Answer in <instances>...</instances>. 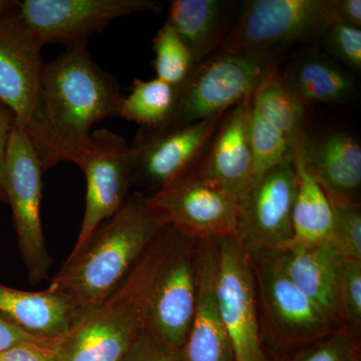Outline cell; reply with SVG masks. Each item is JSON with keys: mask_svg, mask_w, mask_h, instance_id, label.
<instances>
[{"mask_svg": "<svg viewBox=\"0 0 361 361\" xmlns=\"http://www.w3.org/2000/svg\"><path fill=\"white\" fill-rule=\"evenodd\" d=\"M248 254L265 327L275 345L295 346L318 342L338 329L292 283L278 264L273 252Z\"/></svg>", "mask_w": 361, "mask_h": 361, "instance_id": "cell-10", "label": "cell"}, {"mask_svg": "<svg viewBox=\"0 0 361 361\" xmlns=\"http://www.w3.org/2000/svg\"><path fill=\"white\" fill-rule=\"evenodd\" d=\"M75 164L87 180L85 210L77 242L66 261L84 251L99 226L123 208L133 187L132 149L123 137L111 130L92 132Z\"/></svg>", "mask_w": 361, "mask_h": 361, "instance_id": "cell-7", "label": "cell"}, {"mask_svg": "<svg viewBox=\"0 0 361 361\" xmlns=\"http://www.w3.org/2000/svg\"><path fill=\"white\" fill-rule=\"evenodd\" d=\"M44 44L18 18V13L0 20V102L25 130L32 121L44 63Z\"/></svg>", "mask_w": 361, "mask_h": 361, "instance_id": "cell-15", "label": "cell"}, {"mask_svg": "<svg viewBox=\"0 0 361 361\" xmlns=\"http://www.w3.org/2000/svg\"><path fill=\"white\" fill-rule=\"evenodd\" d=\"M296 190L293 154L254 183L240 202L235 236L247 251H279L291 243Z\"/></svg>", "mask_w": 361, "mask_h": 361, "instance_id": "cell-13", "label": "cell"}, {"mask_svg": "<svg viewBox=\"0 0 361 361\" xmlns=\"http://www.w3.org/2000/svg\"><path fill=\"white\" fill-rule=\"evenodd\" d=\"M44 173L30 137L16 125L7 151L4 189L13 209L18 245L32 284L44 280L51 267L40 216Z\"/></svg>", "mask_w": 361, "mask_h": 361, "instance_id": "cell-8", "label": "cell"}, {"mask_svg": "<svg viewBox=\"0 0 361 361\" xmlns=\"http://www.w3.org/2000/svg\"><path fill=\"white\" fill-rule=\"evenodd\" d=\"M18 1L0 0V20L8 18L18 13Z\"/></svg>", "mask_w": 361, "mask_h": 361, "instance_id": "cell-37", "label": "cell"}, {"mask_svg": "<svg viewBox=\"0 0 361 361\" xmlns=\"http://www.w3.org/2000/svg\"><path fill=\"white\" fill-rule=\"evenodd\" d=\"M216 289L233 361H270L263 348L250 256L235 236L218 240Z\"/></svg>", "mask_w": 361, "mask_h": 361, "instance_id": "cell-9", "label": "cell"}, {"mask_svg": "<svg viewBox=\"0 0 361 361\" xmlns=\"http://www.w3.org/2000/svg\"><path fill=\"white\" fill-rule=\"evenodd\" d=\"M251 108L293 146L304 133L306 106L285 84L278 66L266 75L254 92Z\"/></svg>", "mask_w": 361, "mask_h": 361, "instance_id": "cell-24", "label": "cell"}, {"mask_svg": "<svg viewBox=\"0 0 361 361\" xmlns=\"http://www.w3.org/2000/svg\"><path fill=\"white\" fill-rule=\"evenodd\" d=\"M252 97L223 116L208 148L197 163L207 177L221 185L239 202L253 186V160L249 140Z\"/></svg>", "mask_w": 361, "mask_h": 361, "instance_id": "cell-16", "label": "cell"}, {"mask_svg": "<svg viewBox=\"0 0 361 361\" xmlns=\"http://www.w3.org/2000/svg\"><path fill=\"white\" fill-rule=\"evenodd\" d=\"M293 160L297 190L292 211L293 239L288 246L314 245L329 241L334 227V212L326 192L304 161L298 140L293 147Z\"/></svg>", "mask_w": 361, "mask_h": 361, "instance_id": "cell-23", "label": "cell"}, {"mask_svg": "<svg viewBox=\"0 0 361 361\" xmlns=\"http://www.w3.org/2000/svg\"><path fill=\"white\" fill-rule=\"evenodd\" d=\"M274 52L217 51L202 61L179 87L174 115L164 127H185L224 115L253 96L277 68Z\"/></svg>", "mask_w": 361, "mask_h": 361, "instance_id": "cell-5", "label": "cell"}, {"mask_svg": "<svg viewBox=\"0 0 361 361\" xmlns=\"http://www.w3.org/2000/svg\"><path fill=\"white\" fill-rule=\"evenodd\" d=\"M249 140L253 160V184L293 154V145L252 108Z\"/></svg>", "mask_w": 361, "mask_h": 361, "instance_id": "cell-26", "label": "cell"}, {"mask_svg": "<svg viewBox=\"0 0 361 361\" xmlns=\"http://www.w3.org/2000/svg\"><path fill=\"white\" fill-rule=\"evenodd\" d=\"M337 21L361 27V0H336Z\"/></svg>", "mask_w": 361, "mask_h": 361, "instance_id": "cell-36", "label": "cell"}, {"mask_svg": "<svg viewBox=\"0 0 361 361\" xmlns=\"http://www.w3.org/2000/svg\"><path fill=\"white\" fill-rule=\"evenodd\" d=\"M168 224L167 216L137 192L99 226L82 253L63 263L49 288L68 297L80 318L118 288Z\"/></svg>", "mask_w": 361, "mask_h": 361, "instance_id": "cell-2", "label": "cell"}, {"mask_svg": "<svg viewBox=\"0 0 361 361\" xmlns=\"http://www.w3.org/2000/svg\"><path fill=\"white\" fill-rule=\"evenodd\" d=\"M218 240L200 241L193 320L180 351L183 361H233L216 289Z\"/></svg>", "mask_w": 361, "mask_h": 361, "instance_id": "cell-17", "label": "cell"}, {"mask_svg": "<svg viewBox=\"0 0 361 361\" xmlns=\"http://www.w3.org/2000/svg\"><path fill=\"white\" fill-rule=\"evenodd\" d=\"M338 292L342 322L346 329L361 327V260L341 258L338 267Z\"/></svg>", "mask_w": 361, "mask_h": 361, "instance_id": "cell-30", "label": "cell"}, {"mask_svg": "<svg viewBox=\"0 0 361 361\" xmlns=\"http://www.w3.org/2000/svg\"><path fill=\"white\" fill-rule=\"evenodd\" d=\"M289 280L334 326H341L338 292L341 256L329 241L314 245H290L274 251Z\"/></svg>", "mask_w": 361, "mask_h": 361, "instance_id": "cell-18", "label": "cell"}, {"mask_svg": "<svg viewBox=\"0 0 361 361\" xmlns=\"http://www.w3.org/2000/svg\"><path fill=\"white\" fill-rule=\"evenodd\" d=\"M304 161L326 191L358 203L361 186V146L346 132L299 137Z\"/></svg>", "mask_w": 361, "mask_h": 361, "instance_id": "cell-19", "label": "cell"}, {"mask_svg": "<svg viewBox=\"0 0 361 361\" xmlns=\"http://www.w3.org/2000/svg\"><path fill=\"white\" fill-rule=\"evenodd\" d=\"M0 316L32 336L56 341L78 322L68 297L47 287L23 291L0 284Z\"/></svg>", "mask_w": 361, "mask_h": 361, "instance_id": "cell-20", "label": "cell"}, {"mask_svg": "<svg viewBox=\"0 0 361 361\" xmlns=\"http://www.w3.org/2000/svg\"><path fill=\"white\" fill-rule=\"evenodd\" d=\"M179 87L159 78H135L132 90L121 104V118L139 123L142 128L157 129L168 125L177 106Z\"/></svg>", "mask_w": 361, "mask_h": 361, "instance_id": "cell-25", "label": "cell"}, {"mask_svg": "<svg viewBox=\"0 0 361 361\" xmlns=\"http://www.w3.org/2000/svg\"><path fill=\"white\" fill-rule=\"evenodd\" d=\"M149 201L185 236L203 241L236 236L240 202L196 165Z\"/></svg>", "mask_w": 361, "mask_h": 361, "instance_id": "cell-11", "label": "cell"}, {"mask_svg": "<svg viewBox=\"0 0 361 361\" xmlns=\"http://www.w3.org/2000/svg\"><path fill=\"white\" fill-rule=\"evenodd\" d=\"M54 343H25L0 353V361H58Z\"/></svg>", "mask_w": 361, "mask_h": 361, "instance_id": "cell-33", "label": "cell"}, {"mask_svg": "<svg viewBox=\"0 0 361 361\" xmlns=\"http://www.w3.org/2000/svg\"><path fill=\"white\" fill-rule=\"evenodd\" d=\"M281 75L287 87L306 106L348 103L357 92L351 73L323 54H306L294 59Z\"/></svg>", "mask_w": 361, "mask_h": 361, "instance_id": "cell-22", "label": "cell"}, {"mask_svg": "<svg viewBox=\"0 0 361 361\" xmlns=\"http://www.w3.org/2000/svg\"><path fill=\"white\" fill-rule=\"evenodd\" d=\"M236 2L228 0H174L167 23L191 54L194 68L222 47L234 25Z\"/></svg>", "mask_w": 361, "mask_h": 361, "instance_id": "cell-21", "label": "cell"}, {"mask_svg": "<svg viewBox=\"0 0 361 361\" xmlns=\"http://www.w3.org/2000/svg\"><path fill=\"white\" fill-rule=\"evenodd\" d=\"M56 341L32 336L0 316V353L20 344L33 343V342L54 343Z\"/></svg>", "mask_w": 361, "mask_h": 361, "instance_id": "cell-35", "label": "cell"}, {"mask_svg": "<svg viewBox=\"0 0 361 361\" xmlns=\"http://www.w3.org/2000/svg\"><path fill=\"white\" fill-rule=\"evenodd\" d=\"M322 39L329 58L348 71H361V30L334 21L326 28Z\"/></svg>", "mask_w": 361, "mask_h": 361, "instance_id": "cell-29", "label": "cell"}, {"mask_svg": "<svg viewBox=\"0 0 361 361\" xmlns=\"http://www.w3.org/2000/svg\"><path fill=\"white\" fill-rule=\"evenodd\" d=\"M296 361H357L349 330L341 325Z\"/></svg>", "mask_w": 361, "mask_h": 361, "instance_id": "cell-31", "label": "cell"}, {"mask_svg": "<svg viewBox=\"0 0 361 361\" xmlns=\"http://www.w3.org/2000/svg\"><path fill=\"white\" fill-rule=\"evenodd\" d=\"M334 21L336 0H249L218 51H275L322 39Z\"/></svg>", "mask_w": 361, "mask_h": 361, "instance_id": "cell-6", "label": "cell"}, {"mask_svg": "<svg viewBox=\"0 0 361 361\" xmlns=\"http://www.w3.org/2000/svg\"><path fill=\"white\" fill-rule=\"evenodd\" d=\"M153 241L113 293L54 342L58 361H127L147 330Z\"/></svg>", "mask_w": 361, "mask_h": 361, "instance_id": "cell-3", "label": "cell"}, {"mask_svg": "<svg viewBox=\"0 0 361 361\" xmlns=\"http://www.w3.org/2000/svg\"><path fill=\"white\" fill-rule=\"evenodd\" d=\"M225 115V114H224ZM179 128H142L130 146L133 186L153 193L167 187L201 160L223 116Z\"/></svg>", "mask_w": 361, "mask_h": 361, "instance_id": "cell-14", "label": "cell"}, {"mask_svg": "<svg viewBox=\"0 0 361 361\" xmlns=\"http://www.w3.org/2000/svg\"><path fill=\"white\" fill-rule=\"evenodd\" d=\"M123 96L113 75L94 63L85 47L66 49L44 63L37 108L25 130L44 172L75 163L97 122L120 115Z\"/></svg>", "mask_w": 361, "mask_h": 361, "instance_id": "cell-1", "label": "cell"}, {"mask_svg": "<svg viewBox=\"0 0 361 361\" xmlns=\"http://www.w3.org/2000/svg\"><path fill=\"white\" fill-rule=\"evenodd\" d=\"M153 47L156 78L180 87L186 82L194 65L189 49L167 21L157 32Z\"/></svg>", "mask_w": 361, "mask_h": 361, "instance_id": "cell-27", "label": "cell"}, {"mask_svg": "<svg viewBox=\"0 0 361 361\" xmlns=\"http://www.w3.org/2000/svg\"><path fill=\"white\" fill-rule=\"evenodd\" d=\"M16 125V116L13 111L0 102V200L4 201L6 200L4 186L7 151Z\"/></svg>", "mask_w": 361, "mask_h": 361, "instance_id": "cell-34", "label": "cell"}, {"mask_svg": "<svg viewBox=\"0 0 361 361\" xmlns=\"http://www.w3.org/2000/svg\"><path fill=\"white\" fill-rule=\"evenodd\" d=\"M156 0H23L18 18L45 44L66 49L85 47L87 40L111 21L135 13H160Z\"/></svg>", "mask_w": 361, "mask_h": 361, "instance_id": "cell-12", "label": "cell"}, {"mask_svg": "<svg viewBox=\"0 0 361 361\" xmlns=\"http://www.w3.org/2000/svg\"><path fill=\"white\" fill-rule=\"evenodd\" d=\"M154 257L147 295V331L180 353L196 307L200 241L169 223L153 241Z\"/></svg>", "mask_w": 361, "mask_h": 361, "instance_id": "cell-4", "label": "cell"}, {"mask_svg": "<svg viewBox=\"0 0 361 361\" xmlns=\"http://www.w3.org/2000/svg\"><path fill=\"white\" fill-rule=\"evenodd\" d=\"M127 361H183L180 353L171 351L145 331L141 341L130 353Z\"/></svg>", "mask_w": 361, "mask_h": 361, "instance_id": "cell-32", "label": "cell"}, {"mask_svg": "<svg viewBox=\"0 0 361 361\" xmlns=\"http://www.w3.org/2000/svg\"><path fill=\"white\" fill-rule=\"evenodd\" d=\"M325 192L334 212V227L329 241L341 258L361 260L360 204L326 190Z\"/></svg>", "mask_w": 361, "mask_h": 361, "instance_id": "cell-28", "label": "cell"}]
</instances>
